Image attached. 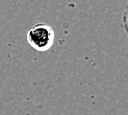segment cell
Wrapping results in <instances>:
<instances>
[{
    "mask_svg": "<svg viewBox=\"0 0 128 115\" xmlns=\"http://www.w3.org/2000/svg\"><path fill=\"white\" fill-rule=\"evenodd\" d=\"M26 39L34 50L38 52H46L54 44L55 32L50 25L38 22L28 29Z\"/></svg>",
    "mask_w": 128,
    "mask_h": 115,
    "instance_id": "1",
    "label": "cell"
}]
</instances>
